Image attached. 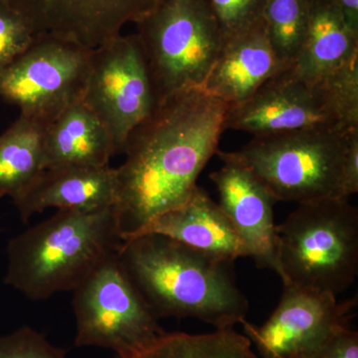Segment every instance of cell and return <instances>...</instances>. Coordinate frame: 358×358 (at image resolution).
I'll use <instances>...</instances> for the list:
<instances>
[{
  "instance_id": "cell-19",
  "label": "cell",
  "mask_w": 358,
  "mask_h": 358,
  "mask_svg": "<svg viewBox=\"0 0 358 358\" xmlns=\"http://www.w3.org/2000/svg\"><path fill=\"white\" fill-rule=\"evenodd\" d=\"M48 124L27 115L0 134V199H15L44 171V136Z\"/></svg>"
},
{
  "instance_id": "cell-23",
  "label": "cell",
  "mask_w": 358,
  "mask_h": 358,
  "mask_svg": "<svg viewBox=\"0 0 358 358\" xmlns=\"http://www.w3.org/2000/svg\"><path fill=\"white\" fill-rule=\"evenodd\" d=\"M224 40L235 36L262 21L265 0H209Z\"/></svg>"
},
{
  "instance_id": "cell-12",
  "label": "cell",
  "mask_w": 358,
  "mask_h": 358,
  "mask_svg": "<svg viewBox=\"0 0 358 358\" xmlns=\"http://www.w3.org/2000/svg\"><path fill=\"white\" fill-rule=\"evenodd\" d=\"M35 34H51L94 49L138 22L162 0H8Z\"/></svg>"
},
{
  "instance_id": "cell-3",
  "label": "cell",
  "mask_w": 358,
  "mask_h": 358,
  "mask_svg": "<svg viewBox=\"0 0 358 358\" xmlns=\"http://www.w3.org/2000/svg\"><path fill=\"white\" fill-rule=\"evenodd\" d=\"M120 242L113 206L58 210L8 242L4 282L33 301L74 291Z\"/></svg>"
},
{
  "instance_id": "cell-10",
  "label": "cell",
  "mask_w": 358,
  "mask_h": 358,
  "mask_svg": "<svg viewBox=\"0 0 358 358\" xmlns=\"http://www.w3.org/2000/svg\"><path fill=\"white\" fill-rule=\"evenodd\" d=\"M82 101L107 129L115 155L124 154L131 134L157 106L136 34H120L92 49Z\"/></svg>"
},
{
  "instance_id": "cell-8",
  "label": "cell",
  "mask_w": 358,
  "mask_h": 358,
  "mask_svg": "<svg viewBox=\"0 0 358 358\" xmlns=\"http://www.w3.org/2000/svg\"><path fill=\"white\" fill-rule=\"evenodd\" d=\"M73 292L78 348L98 346L113 350L117 358H126L145 350L166 334L115 251Z\"/></svg>"
},
{
  "instance_id": "cell-15",
  "label": "cell",
  "mask_w": 358,
  "mask_h": 358,
  "mask_svg": "<svg viewBox=\"0 0 358 358\" xmlns=\"http://www.w3.org/2000/svg\"><path fill=\"white\" fill-rule=\"evenodd\" d=\"M115 169L62 166L46 169L13 199L22 222L49 208L94 211L114 206Z\"/></svg>"
},
{
  "instance_id": "cell-27",
  "label": "cell",
  "mask_w": 358,
  "mask_h": 358,
  "mask_svg": "<svg viewBox=\"0 0 358 358\" xmlns=\"http://www.w3.org/2000/svg\"><path fill=\"white\" fill-rule=\"evenodd\" d=\"M341 13L350 28L358 33V0H327Z\"/></svg>"
},
{
  "instance_id": "cell-21",
  "label": "cell",
  "mask_w": 358,
  "mask_h": 358,
  "mask_svg": "<svg viewBox=\"0 0 358 358\" xmlns=\"http://www.w3.org/2000/svg\"><path fill=\"white\" fill-rule=\"evenodd\" d=\"M313 0H265L262 23L275 55L293 67L300 55Z\"/></svg>"
},
{
  "instance_id": "cell-9",
  "label": "cell",
  "mask_w": 358,
  "mask_h": 358,
  "mask_svg": "<svg viewBox=\"0 0 358 358\" xmlns=\"http://www.w3.org/2000/svg\"><path fill=\"white\" fill-rule=\"evenodd\" d=\"M92 49L51 34L32 43L0 72V98L21 115L49 124L83 99Z\"/></svg>"
},
{
  "instance_id": "cell-6",
  "label": "cell",
  "mask_w": 358,
  "mask_h": 358,
  "mask_svg": "<svg viewBox=\"0 0 358 358\" xmlns=\"http://www.w3.org/2000/svg\"><path fill=\"white\" fill-rule=\"evenodd\" d=\"M136 24L157 103L203 88L225 42L209 0H162Z\"/></svg>"
},
{
  "instance_id": "cell-14",
  "label": "cell",
  "mask_w": 358,
  "mask_h": 358,
  "mask_svg": "<svg viewBox=\"0 0 358 358\" xmlns=\"http://www.w3.org/2000/svg\"><path fill=\"white\" fill-rule=\"evenodd\" d=\"M143 234L171 238L221 262L249 257L229 219L199 186L185 203L152 219L133 237Z\"/></svg>"
},
{
  "instance_id": "cell-16",
  "label": "cell",
  "mask_w": 358,
  "mask_h": 358,
  "mask_svg": "<svg viewBox=\"0 0 358 358\" xmlns=\"http://www.w3.org/2000/svg\"><path fill=\"white\" fill-rule=\"evenodd\" d=\"M287 69L271 46L261 21L225 40L203 89L228 107H235Z\"/></svg>"
},
{
  "instance_id": "cell-2",
  "label": "cell",
  "mask_w": 358,
  "mask_h": 358,
  "mask_svg": "<svg viewBox=\"0 0 358 358\" xmlns=\"http://www.w3.org/2000/svg\"><path fill=\"white\" fill-rule=\"evenodd\" d=\"M115 255L159 320L192 317L226 329L246 317L248 301L231 277L229 263L159 234L122 240Z\"/></svg>"
},
{
  "instance_id": "cell-17",
  "label": "cell",
  "mask_w": 358,
  "mask_h": 358,
  "mask_svg": "<svg viewBox=\"0 0 358 358\" xmlns=\"http://www.w3.org/2000/svg\"><path fill=\"white\" fill-rule=\"evenodd\" d=\"M113 155L109 133L82 100L63 110L45 131L44 169L108 166Z\"/></svg>"
},
{
  "instance_id": "cell-13",
  "label": "cell",
  "mask_w": 358,
  "mask_h": 358,
  "mask_svg": "<svg viewBox=\"0 0 358 358\" xmlns=\"http://www.w3.org/2000/svg\"><path fill=\"white\" fill-rule=\"evenodd\" d=\"M223 166L211 173L219 206L259 268H277V234L273 207L277 202L255 174L217 150Z\"/></svg>"
},
{
  "instance_id": "cell-1",
  "label": "cell",
  "mask_w": 358,
  "mask_h": 358,
  "mask_svg": "<svg viewBox=\"0 0 358 358\" xmlns=\"http://www.w3.org/2000/svg\"><path fill=\"white\" fill-rule=\"evenodd\" d=\"M228 108L203 88L185 90L157 103L131 134L126 159L115 169L113 208L121 241L189 199L217 152Z\"/></svg>"
},
{
  "instance_id": "cell-24",
  "label": "cell",
  "mask_w": 358,
  "mask_h": 358,
  "mask_svg": "<svg viewBox=\"0 0 358 358\" xmlns=\"http://www.w3.org/2000/svg\"><path fill=\"white\" fill-rule=\"evenodd\" d=\"M0 358H68L62 348L52 345L30 327L0 336Z\"/></svg>"
},
{
  "instance_id": "cell-22",
  "label": "cell",
  "mask_w": 358,
  "mask_h": 358,
  "mask_svg": "<svg viewBox=\"0 0 358 358\" xmlns=\"http://www.w3.org/2000/svg\"><path fill=\"white\" fill-rule=\"evenodd\" d=\"M34 37L24 16L8 0H0V72L29 47Z\"/></svg>"
},
{
  "instance_id": "cell-25",
  "label": "cell",
  "mask_w": 358,
  "mask_h": 358,
  "mask_svg": "<svg viewBox=\"0 0 358 358\" xmlns=\"http://www.w3.org/2000/svg\"><path fill=\"white\" fill-rule=\"evenodd\" d=\"M358 192V129H353L348 138L341 181L338 192V199L348 200Z\"/></svg>"
},
{
  "instance_id": "cell-28",
  "label": "cell",
  "mask_w": 358,
  "mask_h": 358,
  "mask_svg": "<svg viewBox=\"0 0 358 358\" xmlns=\"http://www.w3.org/2000/svg\"><path fill=\"white\" fill-rule=\"evenodd\" d=\"M2 232V228H1V226H0V233Z\"/></svg>"
},
{
  "instance_id": "cell-18",
  "label": "cell",
  "mask_w": 358,
  "mask_h": 358,
  "mask_svg": "<svg viewBox=\"0 0 358 358\" xmlns=\"http://www.w3.org/2000/svg\"><path fill=\"white\" fill-rule=\"evenodd\" d=\"M358 59V33L327 0H313L300 55L291 67L308 81L331 76Z\"/></svg>"
},
{
  "instance_id": "cell-5",
  "label": "cell",
  "mask_w": 358,
  "mask_h": 358,
  "mask_svg": "<svg viewBox=\"0 0 358 358\" xmlns=\"http://www.w3.org/2000/svg\"><path fill=\"white\" fill-rule=\"evenodd\" d=\"M224 129L254 136L358 129V59L317 81L303 79L291 68L282 71L248 100L228 108Z\"/></svg>"
},
{
  "instance_id": "cell-26",
  "label": "cell",
  "mask_w": 358,
  "mask_h": 358,
  "mask_svg": "<svg viewBox=\"0 0 358 358\" xmlns=\"http://www.w3.org/2000/svg\"><path fill=\"white\" fill-rule=\"evenodd\" d=\"M310 358H358V333L343 327L327 339Z\"/></svg>"
},
{
  "instance_id": "cell-4",
  "label": "cell",
  "mask_w": 358,
  "mask_h": 358,
  "mask_svg": "<svg viewBox=\"0 0 358 358\" xmlns=\"http://www.w3.org/2000/svg\"><path fill=\"white\" fill-rule=\"evenodd\" d=\"M277 268L282 286L338 296L358 274V209L331 199L299 204L280 225Z\"/></svg>"
},
{
  "instance_id": "cell-11",
  "label": "cell",
  "mask_w": 358,
  "mask_h": 358,
  "mask_svg": "<svg viewBox=\"0 0 358 358\" xmlns=\"http://www.w3.org/2000/svg\"><path fill=\"white\" fill-rule=\"evenodd\" d=\"M357 307V296L339 301L333 294L284 286L279 305L262 327L246 320L241 324L263 358H310L348 327Z\"/></svg>"
},
{
  "instance_id": "cell-7",
  "label": "cell",
  "mask_w": 358,
  "mask_h": 358,
  "mask_svg": "<svg viewBox=\"0 0 358 358\" xmlns=\"http://www.w3.org/2000/svg\"><path fill=\"white\" fill-rule=\"evenodd\" d=\"M353 129H307L254 136L241 150L225 152L255 174L277 201L303 204L338 199Z\"/></svg>"
},
{
  "instance_id": "cell-20",
  "label": "cell",
  "mask_w": 358,
  "mask_h": 358,
  "mask_svg": "<svg viewBox=\"0 0 358 358\" xmlns=\"http://www.w3.org/2000/svg\"><path fill=\"white\" fill-rule=\"evenodd\" d=\"M126 358H258L247 336L233 329L210 334H164L145 350Z\"/></svg>"
}]
</instances>
